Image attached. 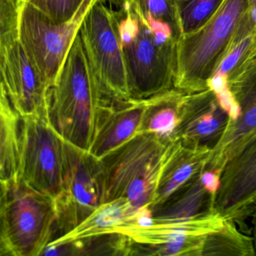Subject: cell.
<instances>
[{"label":"cell","instance_id":"1","mask_svg":"<svg viewBox=\"0 0 256 256\" xmlns=\"http://www.w3.org/2000/svg\"><path fill=\"white\" fill-rule=\"evenodd\" d=\"M114 14L132 98L146 100L173 88L178 38L172 30L128 2Z\"/></svg>","mask_w":256,"mask_h":256},{"label":"cell","instance_id":"2","mask_svg":"<svg viewBox=\"0 0 256 256\" xmlns=\"http://www.w3.org/2000/svg\"><path fill=\"white\" fill-rule=\"evenodd\" d=\"M104 104L78 32L49 89L46 119L66 142L89 152Z\"/></svg>","mask_w":256,"mask_h":256},{"label":"cell","instance_id":"3","mask_svg":"<svg viewBox=\"0 0 256 256\" xmlns=\"http://www.w3.org/2000/svg\"><path fill=\"white\" fill-rule=\"evenodd\" d=\"M179 143L142 132L100 158L103 203L124 198L136 210L151 209L163 169Z\"/></svg>","mask_w":256,"mask_h":256},{"label":"cell","instance_id":"4","mask_svg":"<svg viewBox=\"0 0 256 256\" xmlns=\"http://www.w3.org/2000/svg\"><path fill=\"white\" fill-rule=\"evenodd\" d=\"M248 8V0H226L202 28L176 43L174 88L186 94L210 88Z\"/></svg>","mask_w":256,"mask_h":256},{"label":"cell","instance_id":"5","mask_svg":"<svg viewBox=\"0 0 256 256\" xmlns=\"http://www.w3.org/2000/svg\"><path fill=\"white\" fill-rule=\"evenodd\" d=\"M54 198L36 191L22 180L1 184L0 254L42 256L54 239Z\"/></svg>","mask_w":256,"mask_h":256},{"label":"cell","instance_id":"6","mask_svg":"<svg viewBox=\"0 0 256 256\" xmlns=\"http://www.w3.org/2000/svg\"><path fill=\"white\" fill-rule=\"evenodd\" d=\"M79 32L104 104L131 100L116 19L106 0H96Z\"/></svg>","mask_w":256,"mask_h":256},{"label":"cell","instance_id":"7","mask_svg":"<svg viewBox=\"0 0 256 256\" xmlns=\"http://www.w3.org/2000/svg\"><path fill=\"white\" fill-rule=\"evenodd\" d=\"M72 144L44 116H22L20 180L30 187L54 198L71 166Z\"/></svg>","mask_w":256,"mask_h":256},{"label":"cell","instance_id":"8","mask_svg":"<svg viewBox=\"0 0 256 256\" xmlns=\"http://www.w3.org/2000/svg\"><path fill=\"white\" fill-rule=\"evenodd\" d=\"M96 0H85L72 20L58 23L24 0L20 12V40L50 89Z\"/></svg>","mask_w":256,"mask_h":256},{"label":"cell","instance_id":"9","mask_svg":"<svg viewBox=\"0 0 256 256\" xmlns=\"http://www.w3.org/2000/svg\"><path fill=\"white\" fill-rule=\"evenodd\" d=\"M227 220L217 212L191 220L154 222L142 226L131 224L118 232L132 240V256H202L206 236L221 230Z\"/></svg>","mask_w":256,"mask_h":256},{"label":"cell","instance_id":"10","mask_svg":"<svg viewBox=\"0 0 256 256\" xmlns=\"http://www.w3.org/2000/svg\"><path fill=\"white\" fill-rule=\"evenodd\" d=\"M232 102L224 134L214 146L205 170L222 173L226 163L256 136V46L226 82Z\"/></svg>","mask_w":256,"mask_h":256},{"label":"cell","instance_id":"11","mask_svg":"<svg viewBox=\"0 0 256 256\" xmlns=\"http://www.w3.org/2000/svg\"><path fill=\"white\" fill-rule=\"evenodd\" d=\"M54 202L56 218L54 240L76 228L103 203L100 160L72 145L71 166Z\"/></svg>","mask_w":256,"mask_h":256},{"label":"cell","instance_id":"12","mask_svg":"<svg viewBox=\"0 0 256 256\" xmlns=\"http://www.w3.org/2000/svg\"><path fill=\"white\" fill-rule=\"evenodd\" d=\"M1 86L22 116H44L49 88L20 38L0 40Z\"/></svg>","mask_w":256,"mask_h":256},{"label":"cell","instance_id":"13","mask_svg":"<svg viewBox=\"0 0 256 256\" xmlns=\"http://www.w3.org/2000/svg\"><path fill=\"white\" fill-rule=\"evenodd\" d=\"M214 210L246 232L245 220L256 210V136L226 163Z\"/></svg>","mask_w":256,"mask_h":256},{"label":"cell","instance_id":"14","mask_svg":"<svg viewBox=\"0 0 256 256\" xmlns=\"http://www.w3.org/2000/svg\"><path fill=\"white\" fill-rule=\"evenodd\" d=\"M228 120V112L212 88L186 94L179 142L186 148L212 149L224 134Z\"/></svg>","mask_w":256,"mask_h":256},{"label":"cell","instance_id":"15","mask_svg":"<svg viewBox=\"0 0 256 256\" xmlns=\"http://www.w3.org/2000/svg\"><path fill=\"white\" fill-rule=\"evenodd\" d=\"M145 108V100L133 98L104 104L89 152L100 160L140 133Z\"/></svg>","mask_w":256,"mask_h":256},{"label":"cell","instance_id":"16","mask_svg":"<svg viewBox=\"0 0 256 256\" xmlns=\"http://www.w3.org/2000/svg\"><path fill=\"white\" fill-rule=\"evenodd\" d=\"M146 210L148 208L136 210L128 200L124 198L104 202L76 228L52 241L47 248H54L92 236L115 233L121 228L138 224L146 214Z\"/></svg>","mask_w":256,"mask_h":256},{"label":"cell","instance_id":"17","mask_svg":"<svg viewBox=\"0 0 256 256\" xmlns=\"http://www.w3.org/2000/svg\"><path fill=\"white\" fill-rule=\"evenodd\" d=\"M211 152V148H186L180 142L163 169L151 210L204 170Z\"/></svg>","mask_w":256,"mask_h":256},{"label":"cell","instance_id":"18","mask_svg":"<svg viewBox=\"0 0 256 256\" xmlns=\"http://www.w3.org/2000/svg\"><path fill=\"white\" fill-rule=\"evenodd\" d=\"M202 173L152 208L154 222L184 221L215 212L216 196L205 186Z\"/></svg>","mask_w":256,"mask_h":256},{"label":"cell","instance_id":"19","mask_svg":"<svg viewBox=\"0 0 256 256\" xmlns=\"http://www.w3.org/2000/svg\"><path fill=\"white\" fill-rule=\"evenodd\" d=\"M185 92L173 88L146 98L140 133H151L169 142H179Z\"/></svg>","mask_w":256,"mask_h":256},{"label":"cell","instance_id":"20","mask_svg":"<svg viewBox=\"0 0 256 256\" xmlns=\"http://www.w3.org/2000/svg\"><path fill=\"white\" fill-rule=\"evenodd\" d=\"M22 116L0 88V180L1 184L20 180Z\"/></svg>","mask_w":256,"mask_h":256},{"label":"cell","instance_id":"21","mask_svg":"<svg viewBox=\"0 0 256 256\" xmlns=\"http://www.w3.org/2000/svg\"><path fill=\"white\" fill-rule=\"evenodd\" d=\"M256 46V26L247 10L240 22L224 59L210 84V88L216 90L226 88L227 79L242 65Z\"/></svg>","mask_w":256,"mask_h":256},{"label":"cell","instance_id":"22","mask_svg":"<svg viewBox=\"0 0 256 256\" xmlns=\"http://www.w3.org/2000/svg\"><path fill=\"white\" fill-rule=\"evenodd\" d=\"M253 238L233 222L227 221L221 230L209 234L204 247V256H254Z\"/></svg>","mask_w":256,"mask_h":256},{"label":"cell","instance_id":"23","mask_svg":"<svg viewBox=\"0 0 256 256\" xmlns=\"http://www.w3.org/2000/svg\"><path fill=\"white\" fill-rule=\"evenodd\" d=\"M182 36L188 35L208 23L226 0H174Z\"/></svg>","mask_w":256,"mask_h":256},{"label":"cell","instance_id":"24","mask_svg":"<svg viewBox=\"0 0 256 256\" xmlns=\"http://www.w3.org/2000/svg\"><path fill=\"white\" fill-rule=\"evenodd\" d=\"M126 2L131 4L145 17L168 26L178 40L182 36L174 0H126Z\"/></svg>","mask_w":256,"mask_h":256},{"label":"cell","instance_id":"25","mask_svg":"<svg viewBox=\"0 0 256 256\" xmlns=\"http://www.w3.org/2000/svg\"><path fill=\"white\" fill-rule=\"evenodd\" d=\"M58 23L72 20L85 0H26Z\"/></svg>","mask_w":256,"mask_h":256},{"label":"cell","instance_id":"26","mask_svg":"<svg viewBox=\"0 0 256 256\" xmlns=\"http://www.w3.org/2000/svg\"><path fill=\"white\" fill-rule=\"evenodd\" d=\"M200 178L205 186L216 196L220 188L221 176L216 172L203 170Z\"/></svg>","mask_w":256,"mask_h":256},{"label":"cell","instance_id":"27","mask_svg":"<svg viewBox=\"0 0 256 256\" xmlns=\"http://www.w3.org/2000/svg\"><path fill=\"white\" fill-rule=\"evenodd\" d=\"M248 14L256 29V0H248Z\"/></svg>","mask_w":256,"mask_h":256},{"label":"cell","instance_id":"28","mask_svg":"<svg viewBox=\"0 0 256 256\" xmlns=\"http://www.w3.org/2000/svg\"><path fill=\"white\" fill-rule=\"evenodd\" d=\"M108 4H109L110 8L114 10H119L124 6L126 0H106Z\"/></svg>","mask_w":256,"mask_h":256},{"label":"cell","instance_id":"29","mask_svg":"<svg viewBox=\"0 0 256 256\" xmlns=\"http://www.w3.org/2000/svg\"><path fill=\"white\" fill-rule=\"evenodd\" d=\"M252 224H253V241H254V248L256 251V210L254 214L252 215Z\"/></svg>","mask_w":256,"mask_h":256}]
</instances>
